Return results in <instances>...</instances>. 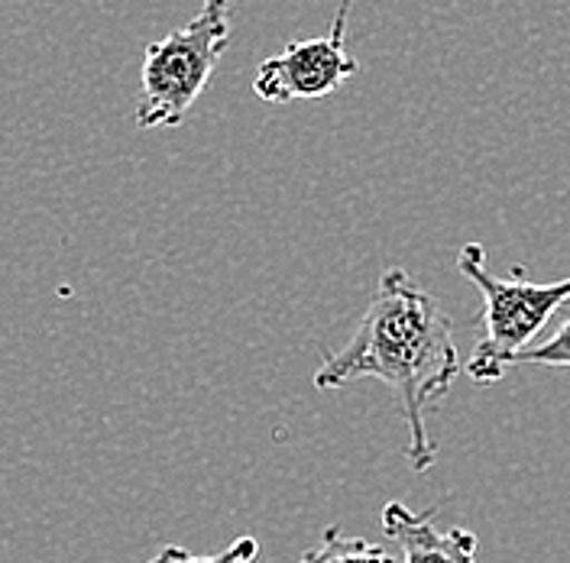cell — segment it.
Here are the masks:
<instances>
[{
	"instance_id": "6da1fadb",
	"label": "cell",
	"mask_w": 570,
	"mask_h": 563,
	"mask_svg": "<svg viewBox=\"0 0 570 563\" xmlns=\"http://www.w3.org/2000/svg\"><path fill=\"white\" fill-rule=\"evenodd\" d=\"M461 376V353L448 312L405 269L383 273L376 298L354 337L331 353L315 373V388H341L356 379H380L402 405L409 447L405 460L422 476L438 460L428 434V408L438 405Z\"/></svg>"
},
{
	"instance_id": "277c9868",
	"label": "cell",
	"mask_w": 570,
	"mask_h": 563,
	"mask_svg": "<svg viewBox=\"0 0 570 563\" xmlns=\"http://www.w3.org/2000/svg\"><path fill=\"white\" fill-rule=\"evenodd\" d=\"M347 20L351 0H341L327 36L288 42L283 52L269 56L253 78L256 98L269 105L312 101L337 91L347 78H354L360 62L347 52Z\"/></svg>"
},
{
	"instance_id": "52a82bcc",
	"label": "cell",
	"mask_w": 570,
	"mask_h": 563,
	"mask_svg": "<svg viewBox=\"0 0 570 563\" xmlns=\"http://www.w3.org/2000/svg\"><path fill=\"white\" fill-rule=\"evenodd\" d=\"M256 557H259V541L256 537H237L220 554H191L178 544H166L149 563H253Z\"/></svg>"
},
{
	"instance_id": "5b68a950",
	"label": "cell",
	"mask_w": 570,
	"mask_h": 563,
	"mask_svg": "<svg viewBox=\"0 0 570 563\" xmlns=\"http://www.w3.org/2000/svg\"><path fill=\"white\" fill-rule=\"evenodd\" d=\"M383 531L402 547V563H476V534L466 529H438L434 508L415 515L402 502L383 508Z\"/></svg>"
},
{
	"instance_id": "ba28073f",
	"label": "cell",
	"mask_w": 570,
	"mask_h": 563,
	"mask_svg": "<svg viewBox=\"0 0 570 563\" xmlns=\"http://www.w3.org/2000/svg\"><path fill=\"white\" fill-rule=\"evenodd\" d=\"M512 366H548V369H570V317L541 344L522 350Z\"/></svg>"
},
{
	"instance_id": "3957f363",
	"label": "cell",
	"mask_w": 570,
	"mask_h": 563,
	"mask_svg": "<svg viewBox=\"0 0 570 563\" xmlns=\"http://www.w3.org/2000/svg\"><path fill=\"white\" fill-rule=\"evenodd\" d=\"M230 46V0H202V10L169 36L146 46L137 127H178L208 88Z\"/></svg>"
},
{
	"instance_id": "8992f818",
	"label": "cell",
	"mask_w": 570,
	"mask_h": 563,
	"mask_svg": "<svg viewBox=\"0 0 570 563\" xmlns=\"http://www.w3.org/2000/svg\"><path fill=\"white\" fill-rule=\"evenodd\" d=\"M298 563H402L392 557L386 547L366 541V537H347L337 525H327L321 534V544L308 547Z\"/></svg>"
},
{
	"instance_id": "7a4b0ae2",
	"label": "cell",
	"mask_w": 570,
	"mask_h": 563,
	"mask_svg": "<svg viewBox=\"0 0 570 563\" xmlns=\"http://www.w3.org/2000/svg\"><path fill=\"white\" fill-rule=\"evenodd\" d=\"M458 269L483 295V340L466 363V376L476 386H493L512 359L532 347L544 324L570 302V279L538 285L525 279L522 266H512V279H499L487 269V249L466 244L458 256Z\"/></svg>"
}]
</instances>
